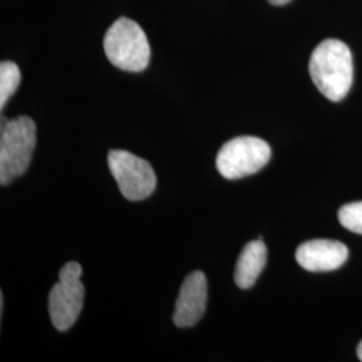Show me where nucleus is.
I'll use <instances>...</instances> for the list:
<instances>
[{"label": "nucleus", "instance_id": "3", "mask_svg": "<svg viewBox=\"0 0 362 362\" xmlns=\"http://www.w3.org/2000/svg\"><path fill=\"white\" fill-rule=\"evenodd\" d=\"M105 54L113 65L132 73L145 70L151 59V46L141 26L128 18H119L106 31Z\"/></svg>", "mask_w": 362, "mask_h": 362}, {"label": "nucleus", "instance_id": "6", "mask_svg": "<svg viewBox=\"0 0 362 362\" xmlns=\"http://www.w3.org/2000/svg\"><path fill=\"white\" fill-rule=\"evenodd\" d=\"M107 164L125 199L139 202L155 192L157 177L146 160L127 151H112L107 156Z\"/></svg>", "mask_w": 362, "mask_h": 362}, {"label": "nucleus", "instance_id": "12", "mask_svg": "<svg viewBox=\"0 0 362 362\" xmlns=\"http://www.w3.org/2000/svg\"><path fill=\"white\" fill-rule=\"evenodd\" d=\"M269 1L272 3V6H284V4L290 3L291 0H269Z\"/></svg>", "mask_w": 362, "mask_h": 362}, {"label": "nucleus", "instance_id": "9", "mask_svg": "<svg viewBox=\"0 0 362 362\" xmlns=\"http://www.w3.org/2000/svg\"><path fill=\"white\" fill-rule=\"evenodd\" d=\"M260 239L262 238L246 245L238 259L233 279L238 287L243 290L255 285L260 272L266 266L267 247Z\"/></svg>", "mask_w": 362, "mask_h": 362}, {"label": "nucleus", "instance_id": "4", "mask_svg": "<svg viewBox=\"0 0 362 362\" xmlns=\"http://www.w3.org/2000/svg\"><path fill=\"white\" fill-rule=\"evenodd\" d=\"M272 158V148L254 136L236 137L220 148L216 168L224 179L236 180L259 172Z\"/></svg>", "mask_w": 362, "mask_h": 362}, {"label": "nucleus", "instance_id": "2", "mask_svg": "<svg viewBox=\"0 0 362 362\" xmlns=\"http://www.w3.org/2000/svg\"><path fill=\"white\" fill-rule=\"evenodd\" d=\"M37 145L35 122L27 116L3 119L0 133V182L8 185L30 167Z\"/></svg>", "mask_w": 362, "mask_h": 362}, {"label": "nucleus", "instance_id": "8", "mask_svg": "<svg viewBox=\"0 0 362 362\" xmlns=\"http://www.w3.org/2000/svg\"><path fill=\"white\" fill-rule=\"evenodd\" d=\"M349 257V250L341 242L314 239L298 247V264L311 272H333L339 269Z\"/></svg>", "mask_w": 362, "mask_h": 362}, {"label": "nucleus", "instance_id": "1", "mask_svg": "<svg viewBox=\"0 0 362 362\" xmlns=\"http://www.w3.org/2000/svg\"><path fill=\"white\" fill-rule=\"evenodd\" d=\"M315 88L333 103L342 101L353 83V58L350 49L338 39H326L311 54L309 64Z\"/></svg>", "mask_w": 362, "mask_h": 362}, {"label": "nucleus", "instance_id": "11", "mask_svg": "<svg viewBox=\"0 0 362 362\" xmlns=\"http://www.w3.org/2000/svg\"><path fill=\"white\" fill-rule=\"evenodd\" d=\"M339 223L351 233L362 235V202L350 203L338 211Z\"/></svg>", "mask_w": 362, "mask_h": 362}, {"label": "nucleus", "instance_id": "10", "mask_svg": "<svg viewBox=\"0 0 362 362\" xmlns=\"http://www.w3.org/2000/svg\"><path fill=\"white\" fill-rule=\"evenodd\" d=\"M21 83V70L11 61L0 64V107L4 109Z\"/></svg>", "mask_w": 362, "mask_h": 362}, {"label": "nucleus", "instance_id": "13", "mask_svg": "<svg viewBox=\"0 0 362 362\" xmlns=\"http://www.w3.org/2000/svg\"><path fill=\"white\" fill-rule=\"evenodd\" d=\"M357 356H358V360L362 361V341L360 342V345H358V348H357Z\"/></svg>", "mask_w": 362, "mask_h": 362}, {"label": "nucleus", "instance_id": "7", "mask_svg": "<svg viewBox=\"0 0 362 362\" xmlns=\"http://www.w3.org/2000/svg\"><path fill=\"white\" fill-rule=\"evenodd\" d=\"M207 278L202 272L189 274L181 285L173 322L179 327H192L197 324L207 308Z\"/></svg>", "mask_w": 362, "mask_h": 362}, {"label": "nucleus", "instance_id": "5", "mask_svg": "<svg viewBox=\"0 0 362 362\" xmlns=\"http://www.w3.org/2000/svg\"><path fill=\"white\" fill-rule=\"evenodd\" d=\"M59 281L49 296V314L57 330H69L81 314L85 298V287L81 282L82 266L69 262L59 272Z\"/></svg>", "mask_w": 362, "mask_h": 362}]
</instances>
